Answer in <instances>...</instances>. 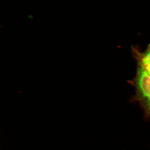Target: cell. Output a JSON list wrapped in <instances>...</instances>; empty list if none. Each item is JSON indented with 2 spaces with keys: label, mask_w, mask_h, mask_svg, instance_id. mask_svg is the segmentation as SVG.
I'll return each mask as SVG.
<instances>
[{
  "label": "cell",
  "mask_w": 150,
  "mask_h": 150,
  "mask_svg": "<svg viewBox=\"0 0 150 150\" xmlns=\"http://www.w3.org/2000/svg\"><path fill=\"white\" fill-rule=\"evenodd\" d=\"M137 99L150 119V62H137V75L134 79Z\"/></svg>",
  "instance_id": "1"
}]
</instances>
